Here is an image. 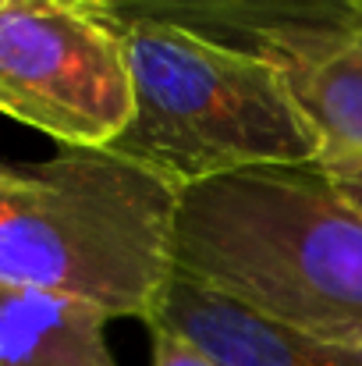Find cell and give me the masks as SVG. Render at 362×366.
Returning a JSON list of instances; mask_svg holds the SVG:
<instances>
[{
    "label": "cell",
    "mask_w": 362,
    "mask_h": 366,
    "mask_svg": "<svg viewBox=\"0 0 362 366\" xmlns=\"http://www.w3.org/2000/svg\"><path fill=\"white\" fill-rule=\"evenodd\" d=\"M174 274L320 342L362 349V214L320 164L181 189Z\"/></svg>",
    "instance_id": "cell-1"
},
{
    "label": "cell",
    "mask_w": 362,
    "mask_h": 366,
    "mask_svg": "<svg viewBox=\"0 0 362 366\" xmlns=\"http://www.w3.org/2000/svg\"><path fill=\"white\" fill-rule=\"evenodd\" d=\"M181 189L114 149L0 164V281L71 295L146 327L174 277Z\"/></svg>",
    "instance_id": "cell-2"
},
{
    "label": "cell",
    "mask_w": 362,
    "mask_h": 366,
    "mask_svg": "<svg viewBox=\"0 0 362 366\" xmlns=\"http://www.w3.org/2000/svg\"><path fill=\"white\" fill-rule=\"evenodd\" d=\"M114 21L131 75V122L107 146L178 189L252 167H302L327 149L288 82L241 50L178 25L121 14Z\"/></svg>",
    "instance_id": "cell-3"
},
{
    "label": "cell",
    "mask_w": 362,
    "mask_h": 366,
    "mask_svg": "<svg viewBox=\"0 0 362 366\" xmlns=\"http://www.w3.org/2000/svg\"><path fill=\"white\" fill-rule=\"evenodd\" d=\"M270 64L316 122L323 157H362V0H100Z\"/></svg>",
    "instance_id": "cell-4"
},
{
    "label": "cell",
    "mask_w": 362,
    "mask_h": 366,
    "mask_svg": "<svg viewBox=\"0 0 362 366\" xmlns=\"http://www.w3.org/2000/svg\"><path fill=\"white\" fill-rule=\"evenodd\" d=\"M124 43L93 0H0V114L107 149L131 122Z\"/></svg>",
    "instance_id": "cell-5"
},
{
    "label": "cell",
    "mask_w": 362,
    "mask_h": 366,
    "mask_svg": "<svg viewBox=\"0 0 362 366\" xmlns=\"http://www.w3.org/2000/svg\"><path fill=\"white\" fill-rule=\"evenodd\" d=\"M153 327L174 331L213 366H362V349L356 345L302 335L178 274L164 292L149 331Z\"/></svg>",
    "instance_id": "cell-6"
},
{
    "label": "cell",
    "mask_w": 362,
    "mask_h": 366,
    "mask_svg": "<svg viewBox=\"0 0 362 366\" xmlns=\"http://www.w3.org/2000/svg\"><path fill=\"white\" fill-rule=\"evenodd\" d=\"M107 324L93 302L0 281V366H118Z\"/></svg>",
    "instance_id": "cell-7"
},
{
    "label": "cell",
    "mask_w": 362,
    "mask_h": 366,
    "mask_svg": "<svg viewBox=\"0 0 362 366\" xmlns=\"http://www.w3.org/2000/svg\"><path fill=\"white\" fill-rule=\"evenodd\" d=\"M316 164L331 178V185L362 214V157H320Z\"/></svg>",
    "instance_id": "cell-8"
},
{
    "label": "cell",
    "mask_w": 362,
    "mask_h": 366,
    "mask_svg": "<svg viewBox=\"0 0 362 366\" xmlns=\"http://www.w3.org/2000/svg\"><path fill=\"white\" fill-rule=\"evenodd\" d=\"M149 335H153V366H213L196 345H188L174 331L153 327Z\"/></svg>",
    "instance_id": "cell-9"
}]
</instances>
